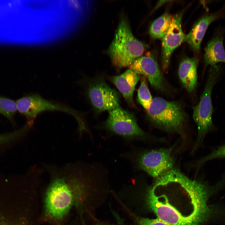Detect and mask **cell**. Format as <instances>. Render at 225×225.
I'll return each instance as SVG.
<instances>
[{
	"mask_svg": "<svg viewBox=\"0 0 225 225\" xmlns=\"http://www.w3.org/2000/svg\"><path fill=\"white\" fill-rule=\"evenodd\" d=\"M172 18V16L166 12L156 19L150 27L151 37L154 39H162L169 28Z\"/></svg>",
	"mask_w": 225,
	"mask_h": 225,
	"instance_id": "9a60e30c",
	"label": "cell"
},
{
	"mask_svg": "<svg viewBox=\"0 0 225 225\" xmlns=\"http://www.w3.org/2000/svg\"><path fill=\"white\" fill-rule=\"evenodd\" d=\"M182 18L180 13L172 16L169 28L162 39V65L164 71L168 68L174 50L185 41V35L181 27Z\"/></svg>",
	"mask_w": 225,
	"mask_h": 225,
	"instance_id": "ba28073f",
	"label": "cell"
},
{
	"mask_svg": "<svg viewBox=\"0 0 225 225\" xmlns=\"http://www.w3.org/2000/svg\"><path fill=\"white\" fill-rule=\"evenodd\" d=\"M199 60L195 58H186L181 62L178 74L182 85L189 92H192L197 84V67Z\"/></svg>",
	"mask_w": 225,
	"mask_h": 225,
	"instance_id": "5bb4252c",
	"label": "cell"
},
{
	"mask_svg": "<svg viewBox=\"0 0 225 225\" xmlns=\"http://www.w3.org/2000/svg\"><path fill=\"white\" fill-rule=\"evenodd\" d=\"M223 158H225V143L213 150L208 155L198 160L195 165L198 168L209 160Z\"/></svg>",
	"mask_w": 225,
	"mask_h": 225,
	"instance_id": "d6986e66",
	"label": "cell"
},
{
	"mask_svg": "<svg viewBox=\"0 0 225 225\" xmlns=\"http://www.w3.org/2000/svg\"><path fill=\"white\" fill-rule=\"evenodd\" d=\"M135 220V225H173L158 218L150 219L137 217Z\"/></svg>",
	"mask_w": 225,
	"mask_h": 225,
	"instance_id": "ffe728a7",
	"label": "cell"
},
{
	"mask_svg": "<svg viewBox=\"0 0 225 225\" xmlns=\"http://www.w3.org/2000/svg\"><path fill=\"white\" fill-rule=\"evenodd\" d=\"M144 50L143 44L134 36L127 20L122 18L108 49L113 64L118 68L129 67Z\"/></svg>",
	"mask_w": 225,
	"mask_h": 225,
	"instance_id": "7a4b0ae2",
	"label": "cell"
},
{
	"mask_svg": "<svg viewBox=\"0 0 225 225\" xmlns=\"http://www.w3.org/2000/svg\"><path fill=\"white\" fill-rule=\"evenodd\" d=\"M88 94L92 104L99 111H110L119 107L116 93L104 82L90 85Z\"/></svg>",
	"mask_w": 225,
	"mask_h": 225,
	"instance_id": "30bf717a",
	"label": "cell"
},
{
	"mask_svg": "<svg viewBox=\"0 0 225 225\" xmlns=\"http://www.w3.org/2000/svg\"><path fill=\"white\" fill-rule=\"evenodd\" d=\"M17 110L16 102L0 96V113L11 120Z\"/></svg>",
	"mask_w": 225,
	"mask_h": 225,
	"instance_id": "ac0fdd59",
	"label": "cell"
},
{
	"mask_svg": "<svg viewBox=\"0 0 225 225\" xmlns=\"http://www.w3.org/2000/svg\"><path fill=\"white\" fill-rule=\"evenodd\" d=\"M105 127L107 130L128 140L142 139L146 136L134 116L119 107L109 111Z\"/></svg>",
	"mask_w": 225,
	"mask_h": 225,
	"instance_id": "52a82bcc",
	"label": "cell"
},
{
	"mask_svg": "<svg viewBox=\"0 0 225 225\" xmlns=\"http://www.w3.org/2000/svg\"><path fill=\"white\" fill-rule=\"evenodd\" d=\"M225 27L219 26L214 30L212 37L204 49V59L205 65L211 66L218 62L225 63V50L223 41Z\"/></svg>",
	"mask_w": 225,
	"mask_h": 225,
	"instance_id": "7c38bea8",
	"label": "cell"
},
{
	"mask_svg": "<svg viewBox=\"0 0 225 225\" xmlns=\"http://www.w3.org/2000/svg\"><path fill=\"white\" fill-rule=\"evenodd\" d=\"M146 110L150 121L158 127L167 132L183 133L188 117L180 102L156 97Z\"/></svg>",
	"mask_w": 225,
	"mask_h": 225,
	"instance_id": "277c9868",
	"label": "cell"
},
{
	"mask_svg": "<svg viewBox=\"0 0 225 225\" xmlns=\"http://www.w3.org/2000/svg\"><path fill=\"white\" fill-rule=\"evenodd\" d=\"M129 68L137 74L146 78L155 89L161 92L165 91V80L158 65L152 57H141L135 60Z\"/></svg>",
	"mask_w": 225,
	"mask_h": 225,
	"instance_id": "9c48e42d",
	"label": "cell"
},
{
	"mask_svg": "<svg viewBox=\"0 0 225 225\" xmlns=\"http://www.w3.org/2000/svg\"><path fill=\"white\" fill-rule=\"evenodd\" d=\"M33 125L32 122L28 121L19 130L11 132L0 134V145L10 142L19 138L28 132Z\"/></svg>",
	"mask_w": 225,
	"mask_h": 225,
	"instance_id": "2e32d148",
	"label": "cell"
},
{
	"mask_svg": "<svg viewBox=\"0 0 225 225\" xmlns=\"http://www.w3.org/2000/svg\"></svg>",
	"mask_w": 225,
	"mask_h": 225,
	"instance_id": "7402d4cb",
	"label": "cell"
},
{
	"mask_svg": "<svg viewBox=\"0 0 225 225\" xmlns=\"http://www.w3.org/2000/svg\"><path fill=\"white\" fill-rule=\"evenodd\" d=\"M225 188L224 177L210 185L173 168L156 178L146 202L158 218L173 225H222L225 204L208 201Z\"/></svg>",
	"mask_w": 225,
	"mask_h": 225,
	"instance_id": "6da1fadb",
	"label": "cell"
},
{
	"mask_svg": "<svg viewBox=\"0 0 225 225\" xmlns=\"http://www.w3.org/2000/svg\"><path fill=\"white\" fill-rule=\"evenodd\" d=\"M140 78V75L129 69L122 74L112 78L113 83L131 106H134L133 96L135 87Z\"/></svg>",
	"mask_w": 225,
	"mask_h": 225,
	"instance_id": "4fadbf2b",
	"label": "cell"
},
{
	"mask_svg": "<svg viewBox=\"0 0 225 225\" xmlns=\"http://www.w3.org/2000/svg\"><path fill=\"white\" fill-rule=\"evenodd\" d=\"M172 148H161L144 151L135 159L138 168L156 178L173 168L175 160L172 153Z\"/></svg>",
	"mask_w": 225,
	"mask_h": 225,
	"instance_id": "8992f818",
	"label": "cell"
},
{
	"mask_svg": "<svg viewBox=\"0 0 225 225\" xmlns=\"http://www.w3.org/2000/svg\"><path fill=\"white\" fill-rule=\"evenodd\" d=\"M138 96L139 103L147 110L152 98L147 85L146 78L143 76L141 78L140 85L138 91Z\"/></svg>",
	"mask_w": 225,
	"mask_h": 225,
	"instance_id": "e0dca14e",
	"label": "cell"
},
{
	"mask_svg": "<svg viewBox=\"0 0 225 225\" xmlns=\"http://www.w3.org/2000/svg\"><path fill=\"white\" fill-rule=\"evenodd\" d=\"M168 1H160L159 2H158V3L156 4V5L155 7V8H158L160 7H161L162 5L164 4V3H166L167 2H168Z\"/></svg>",
	"mask_w": 225,
	"mask_h": 225,
	"instance_id": "44dd1931",
	"label": "cell"
},
{
	"mask_svg": "<svg viewBox=\"0 0 225 225\" xmlns=\"http://www.w3.org/2000/svg\"><path fill=\"white\" fill-rule=\"evenodd\" d=\"M225 18V3L218 10L204 15L199 19L190 32L185 35V41L194 51H199L202 41L209 26L214 21Z\"/></svg>",
	"mask_w": 225,
	"mask_h": 225,
	"instance_id": "8fae6325",
	"label": "cell"
},
{
	"mask_svg": "<svg viewBox=\"0 0 225 225\" xmlns=\"http://www.w3.org/2000/svg\"><path fill=\"white\" fill-rule=\"evenodd\" d=\"M16 102L17 110L28 118L29 120H34L38 115L45 111L62 112L76 119L80 134L88 131L81 113L66 105L46 99L36 94L26 96Z\"/></svg>",
	"mask_w": 225,
	"mask_h": 225,
	"instance_id": "5b68a950",
	"label": "cell"
},
{
	"mask_svg": "<svg viewBox=\"0 0 225 225\" xmlns=\"http://www.w3.org/2000/svg\"><path fill=\"white\" fill-rule=\"evenodd\" d=\"M221 71L219 65L211 66L204 89L198 104L193 107V118L198 127V135L191 153H194L202 144L208 132L213 130L214 126L212 116L213 108L211 94Z\"/></svg>",
	"mask_w": 225,
	"mask_h": 225,
	"instance_id": "3957f363",
	"label": "cell"
}]
</instances>
